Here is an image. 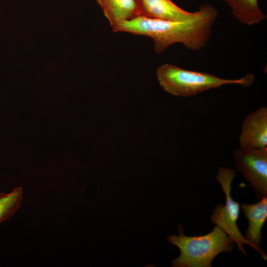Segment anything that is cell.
<instances>
[{"instance_id":"cell-1","label":"cell","mask_w":267,"mask_h":267,"mask_svg":"<svg viewBox=\"0 0 267 267\" xmlns=\"http://www.w3.org/2000/svg\"><path fill=\"white\" fill-rule=\"evenodd\" d=\"M218 11L211 4L200 6L196 15L183 21L136 17L112 27L114 32H126L151 38L154 52L159 54L173 44H181L192 51L202 50L210 39Z\"/></svg>"},{"instance_id":"cell-2","label":"cell","mask_w":267,"mask_h":267,"mask_svg":"<svg viewBox=\"0 0 267 267\" xmlns=\"http://www.w3.org/2000/svg\"><path fill=\"white\" fill-rule=\"evenodd\" d=\"M156 75L164 91L174 96L186 97L227 85L248 87L255 79L252 73H247L237 79H228L210 73L184 69L169 63L159 66Z\"/></svg>"},{"instance_id":"cell-3","label":"cell","mask_w":267,"mask_h":267,"mask_svg":"<svg viewBox=\"0 0 267 267\" xmlns=\"http://www.w3.org/2000/svg\"><path fill=\"white\" fill-rule=\"evenodd\" d=\"M178 235L168 237L169 242L178 247L179 256L172 262L174 267H211L214 258L222 252H231L234 242L218 225L207 234L186 236L181 225Z\"/></svg>"},{"instance_id":"cell-4","label":"cell","mask_w":267,"mask_h":267,"mask_svg":"<svg viewBox=\"0 0 267 267\" xmlns=\"http://www.w3.org/2000/svg\"><path fill=\"white\" fill-rule=\"evenodd\" d=\"M235 176V170L228 168H220L218 171L216 179L220 183L225 197L224 205H217L211 216V222L219 226L232 240L235 243L238 249L248 257L243 246L247 244L260 254L267 261V256L264 251L250 243L240 231L237 221L239 216L240 205L234 200L231 196V184Z\"/></svg>"},{"instance_id":"cell-5","label":"cell","mask_w":267,"mask_h":267,"mask_svg":"<svg viewBox=\"0 0 267 267\" xmlns=\"http://www.w3.org/2000/svg\"><path fill=\"white\" fill-rule=\"evenodd\" d=\"M237 169L250 184L257 197L267 196V148L234 150Z\"/></svg>"},{"instance_id":"cell-6","label":"cell","mask_w":267,"mask_h":267,"mask_svg":"<svg viewBox=\"0 0 267 267\" xmlns=\"http://www.w3.org/2000/svg\"><path fill=\"white\" fill-rule=\"evenodd\" d=\"M242 148H267V107H261L248 114L241 126L239 136Z\"/></svg>"},{"instance_id":"cell-7","label":"cell","mask_w":267,"mask_h":267,"mask_svg":"<svg viewBox=\"0 0 267 267\" xmlns=\"http://www.w3.org/2000/svg\"><path fill=\"white\" fill-rule=\"evenodd\" d=\"M137 17L170 21H183L194 17L172 0H136Z\"/></svg>"},{"instance_id":"cell-8","label":"cell","mask_w":267,"mask_h":267,"mask_svg":"<svg viewBox=\"0 0 267 267\" xmlns=\"http://www.w3.org/2000/svg\"><path fill=\"white\" fill-rule=\"evenodd\" d=\"M240 207L248 220L245 237L254 246L260 247L262 241V228L267 219V196L254 204H242Z\"/></svg>"},{"instance_id":"cell-9","label":"cell","mask_w":267,"mask_h":267,"mask_svg":"<svg viewBox=\"0 0 267 267\" xmlns=\"http://www.w3.org/2000/svg\"><path fill=\"white\" fill-rule=\"evenodd\" d=\"M95 1L112 27L137 17L136 0Z\"/></svg>"},{"instance_id":"cell-10","label":"cell","mask_w":267,"mask_h":267,"mask_svg":"<svg viewBox=\"0 0 267 267\" xmlns=\"http://www.w3.org/2000/svg\"><path fill=\"white\" fill-rule=\"evenodd\" d=\"M231 8L233 15L248 26L259 24L266 19L259 0H223Z\"/></svg>"},{"instance_id":"cell-11","label":"cell","mask_w":267,"mask_h":267,"mask_svg":"<svg viewBox=\"0 0 267 267\" xmlns=\"http://www.w3.org/2000/svg\"><path fill=\"white\" fill-rule=\"evenodd\" d=\"M23 198L22 187L14 188L9 193H0V223L9 220L21 207Z\"/></svg>"}]
</instances>
